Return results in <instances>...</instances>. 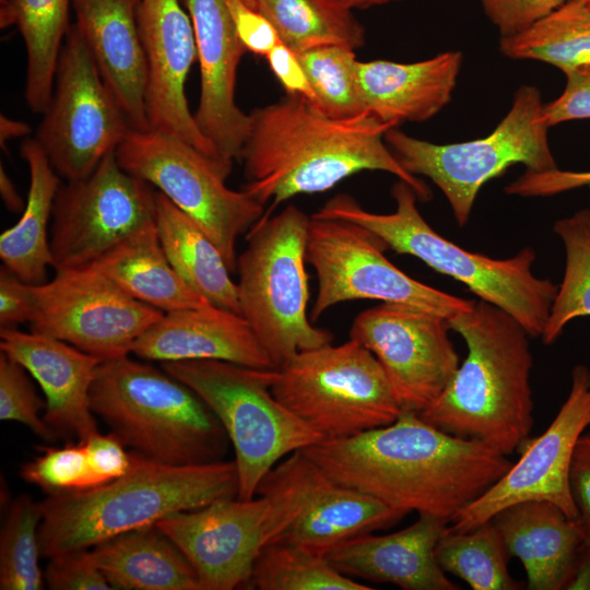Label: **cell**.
<instances>
[{
  "mask_svg": "<svg viewBox=\"0 0 590 590\" xmlns=\"http://www.w3.org/2000/svg\"><path fill=\"white\" fill-rule=\"evenodd\" d=\"M462 62L458 50L410 63L358 61L356 80L363 108L398 126L426 121L450 102Z\"/></svg>",
  "mask_w": 590,
  "mask_h": 590,
  "instance_id": "26",
  "label": "cell"
},
{
  "mask_svg": "<svg viewBox=\"0 0 590 590\" xmlns=\"http://www.w3.org/2000/svg\"><path fill=\"white\" fill-rule=\"evenodd\" d=\"M72 0H7L0 3V27L16 26L26 49L24 97L31 111L43 114L54 90L59 52Z\"/></svg>",
  "mask_w": 590,
  "mask_h": 590,
  "instance_id": "32",
  "label": "cell"
},
{
  "mask_svg": "<svg viewBox=\"0 0 590 590\" xmlns=\"http://www.w3.org/2000/svg\"><path fill=\"white\" fill-rule=\"evenodd\" d=\"M499 50L508 58L538 60L563 72L590 63V11L568 0L527 31L500 37Z\"/></svg>",
  "mask_w": 590,
  "mask_h": 590,
  "instance_id": "34",
  "label": "cell"
},
{
  "mask_svg": "<svg viewBox=\"0 0 590 590\" xmlns=\"http://www.w3.org/2000/svg\"><path fill=\"white\" fill-rule=\"evenodd\" d=\"M246 4H248L249 7H251L252 4V0H243Z\"/></svg>",
  "mask_w": 590,
  "mask_h": 590,
  "instance_id": "56",
  "label": "cell"
},
{
  "mask_svg": "<svg viewBox=\"0 0 590 590\" xmlns=\"http://www.w3.org/2000/svg\"><path fill=\"white\" fill-rule=\"evenodd\" d=\"M97 486L123 475L131 464V452L113 434L99 432L83 440Z\"/></svg>",
  "mask_w": 590,
  "mask_h": 590,
  "instance_id": "46",
  "label": "cell"
},
{
  "mask_svg": "<svg viewBox=\"0 0 590 590\" xmlns=\"http://www.w3.org/2000/svg\"><path fill=\"white\" fill-rule=\"evenodd\" d=\"M95 416L132 452L189 465L223 460L228 437L213 412L163 368L129 355L103 361L90 392Z\"/></svg>",
  "mask_w": 590,
  "mask_h": 590,
  "instance_id": "5",
  "label": "cell"
},
{
  "mask_svg": "<svg viewBox=\"0 0 590 590\" xmlns=\"http://www.w3.org/2000/svg\"><path fill=\"white\" fill-rule=\"evenodd\" d=\"M590 11V0H579Z\"/></svg>",
  "mask_w": 590,
  "mask_h": 590,
  "instance_id": "55",
  "label": "cell"
},
{
  "mask_svg": "<svg viewBox=\"0 0 590 590\" xmlns=\"http://www.w3.org/2000/svg\"><path fill=\"white\" fill-rule=\"evenodd\" d=\"M31 377L20 363L0 353V420L21 423L43 440L52 442L58 435L40 416L46 404Z\"/></svg>",
  "mask_w": 590,
  "mask_h": 590,
  "instance_id": "41",
  "label": "cell"
},
{
  "mask_svg": "<svg viewBox=\"0 0 590 590\" xmlns=\"http://www.w3.org/2000/svg\"><path fill=\"white\" fill-rule=\"evenodd\" d=\"M91 554L113 589L202 590L190 562L156 524L117 535Z\"/></svg>",
  "mask_w": 590,
  "mask_h": 590,
  "instance_id": "28",
  "label": "cell"
},
{
  "mask_svg": "<svg viewBox=\"0 0 590 590\" xmlns=\"http://www.w3.org/2000/svg\"><path fill=\"white\" fill-rule=\"evenodd\" d=\"M42 503L22 494L11 500L0 534V589L40 590L45 586L39 566Z\"/></svg>",
  "mask_w": 590,
  "mask_h": 590,
  "instance_id": "38",
  "label": "cell"
},
{
  "mask_svg": "<svg viewBox=\"0 0 590 590\" xmlns=\"http://www.w3.org/2000/svg\"><path fill=\"white\" fill-rule=\"evenodd\" d=\"M590 427V370L576 365L568 396L547 428L521 447L510 469L447 524L469 531L494 518L502 509L527 500H546L578 519L570 491V467L579 437Z\"/></svg>",
  "mask_w": 590,
  "mask_h": 590,
  "instance_id": "17",
  "label": "cell"
},
{
  "mask_svg": "<svg viewBox=\"0 0 590 590\" xmlns=\"http://www.w3.org/2000/svg\"><path fill=\"white\" fill-rule=\"evenodd\" d=\"M564 590H590V541L580 546Z\"/></svg>",
  "mask_w": 590,
  "mask_h": 590,
  "instance_id": "51",
  "label": "cell"
},
{
  "mask_svg": "<svg viewBox=\"0 0 590 590\" xmlns=\"http://www.w3.org/2000/svg\"><path fill=\"white\" fill-rule=\"evenodd\" d=\"M119 165L156 188L197 222L236 272V241L264 214V206L226 185L231 167L184 140L157 130L129 129L115 151Z\"/></svg>",
  "mask_w": 590,
  "mask_h": 590,
  "instance_id": "11",
  "label": "cell"
},
{
  "mask_svg": "<svg viewBox=\"0 0 590 590\" xmlns=\"http://www.w3.org/2000/svg\"><path fill=\"white\" fill-rule=\"evenodd\" d=\"M34 290L5 267L0 270V327L16 328L32 320Z\"/></svg>",
  "mask_w": 590,
  "mask_h": 590,
  "instance_id": "48",
  "label": "cell"
},
{
  "mask_svg": "<svg viewBox=\"0 0 590 590\" xmlns=\"http://www.w3.org/2000/svg\"><path fill=\"white\" fill-rule=\"evenodd\" d=\"M30 132L31 127L26 122L0 116V145L5 152L10 140L26 137Z\"/></svg>",
  "mask_w": 590,
  "mask_h": 590,
  "instance_id": "53",
  "label": "cell"
},
{
  "mask_svg": "<svg viewBox=\"0 0 590 590\" xmlns=\"http://www.w3.org/2000/svg\"><path fill=\"white\" fill-rule=\"evenodd\" d=\"M554 232L565 248V271L541 335L547 345L573 319L590 316V210L558 220Z\"/></svg>",
  "mask_w": 590,
  "mask_h": 590,
  "instance_id": "36",
  "label": "cell"
},
{
  "mask_svg": "<svg viewBox=\"0 0 590 590\" xmlns=\"http://www.w3.org/2000/svg\"><path fill=\"white\" fill-rule=\"evenodd\" d=\"M20 475L48 495L97 486L83 440L44 448L37 457L21 467Z\"/></svg>",
  "mask_w": 590,
  "mask_h": 590,
  "instance_id": "40",
  "label": "cell"
},
{
  "mask_svg": "<svg viewBox=\"0 0 590 590\" xmlns=\"http://www.w3.org/2000/svg\"><path fill=\"white\" fill-rule=\"evenodd\" d=\"M55 271L51 280L33 285L31 330L102 362L130 355L139 337L164 314L125 294L92 263Z\"/></svg>",
  "mask_w": 590,
  "mask_h": 590,
  "instance_id": "15",
  "label": "cell"
},
{
  "mask_svg": "<svg viewBox=\"0 0 590 590\" xmlns=\"http://www.w3.org/2000/svg\"><path fill=\"white\" fill-rule=\"evenodd\" d=\"M20 153L28 167L30 186L21 217L0 235V258L16 276L38 285L47 281V269L54 266L48 223L61 182L35 138L25 139Z\"/></svg>",
  "mask_w": 590,
  "mask_h": 590,
  "instance_id": "30",
  "label": "cell"
},
{
  "mask_svg": "<svg viewBox=\"0 0 590 590\" xmlns=\"http://www.w3.org/2000/svg\"><path fill=\"white\" fill-rule=\"evenodd\" d=\"M5 1H7V0H0V3H3V2H5Z\"/></svg>",
  "mask_w": 590,
  "mask_h": 590,
  "instance_id": "57",
  "label": "cell"
},
{
  "mask_svg": "<svg viewBox=\"0 0 590 590\" xmlns=\"http://www.w3.org/2000/svg\"><path fill=\"white\" fill-rule=\"evenodd\" d=\"M0 350L20 363L45 397V422L59 436L85 440L98 433L90 392L99 358L55 338L0 330Z\"/></svg>",
  "mask_w": 590,
  "mask_h": 590,
  "instance_id": "22",
  "label": "cell"
},
{
  "mask_svg": "<svg viewBox=\"0 0 590 590\" xmlns=\"http://www.w3.org/2000/svg\"><path fill=\"white\" fill-rule=\"evenodd\" d=\"M510 557H517L529 590H564L586 538L578 519L546 500L510 505L492 519Z\"/></svg>",
  "mask_w": 590,
  "mask_h": 590,
  "instance_id": "27",
  "label": "cell"
},
{
  "mask_svg": "<svg viewBox=\"0 0 590 590\" xmlns=\"http://www.w3.org/2000/svg\"><path fill=\"white\" fill-rule=\"evenodd\" d=\"M435 557L445 573L462 579L473 590L521 588L508 570L510 555L492 520L464 532L446 527L436 544Z\"/></svg>",
  "mask_w": 590,
  "mask_h": 590,
  "instance_id": "35",
  "label": "cell"
},
{
  "mask_svg": "<svg viewBox=\"0 0 590 590\" xmlns=\"http://www.w3.org/2000/svg\"><path fill=\"white\" fill-rule=\"evenodd\" d=\"M563 73L566 78L563 93L543 107L550 128L565 121L590 119V63Z\"/></svg>",
  "mask_w": 590,
  "mask_h": 590,
  "instance_id": "44",
  "label": "cell"
},
{
  "mask_svg": "<svg viewBox=\"0 0 590 590\" xmlns=\"http://www.w3.org/2000/svg\"><path fill=\"white\" fill-rule=\"evenodd\" d=\"M268 512L263 496L231 497L174 514L156 526L190 562L202 590H232L249 582L266 546Z\"/></svg>",
  "mask_w": 590,
  "mask_h": 590,
  "instance_id": "19",
  "label": "cell"
},
{
  "mask_svg": "<svg viewBox=\"0 0 590 590\" xmlns=\"http://www.w3.org/2000/svg\"><path fill=\"white\" fill-rule=\"evenodd\" d=\"M396 211L365 210L352 196L329 199L312 216L358 224L381 238L389 249L416 257L435 271L463 283L481 299L512 316L530 337H541L558 286L532 272L535 251L526 248L508 259L465 250L435 232L416 206L417 197L404 181L391 188Z\"/></svg>",
  "mask_w": 590,
  "mask_h": 590,
  "instance_id": "6",
  "label": "cell"
},
{
  "mask_svg": "<svg viewBox=\"0 0 590 590\" xmlns=\"http://www.w3.org/2000/svg\"><path fill=\"white\" fill-rule=\"evenodd\" d=\"M500 37H510L530 28L568 0H480Z\"/></svg>",
  "mask_w": 590,
  "mask_h": 590,
  "instance_id": "43",
  "label": "cell"
},
{
  "mask_svg": "<svg viewBox=\"0 0 590 590\" xmlns=\"http://www.w3.org/2000/svg\"><path fill=\"white\" fill-rule=\"evenodd\" d=\"M45 585L52 590H111L96 566L91 548L70 551L48 557Z\"/></svg>",
  "mask_w": 590,
  "mask_h": 590,
  "instance_id": "42",
  "label": "cell"
},
{
  "mask_svg": "<svg viewBox=\"0 0 590 590\" xmlns=\"http://www.w3.org/2000/svg\"><path fill=\"white\" fill-rule=\"evenodd\" d=\"M570 491L586 541H590V430L578 439L570 467Z\"/></svg>",
  "mask_w": 590,
  "mask_h": 590,
  "instance_id": "49",
  "label": "cell"
},
{
  "mask_svg": "<svg viewBox=\"0 0 590 590\" xmlns=\"http://www.w3.org/2000/svg\"><path fill=\"white\" fill-rule=\"evenodd\" d=\"M264 58L287 95H298L312 102L310 83L295 51L281 42Z\"/></svg>",
  "mask_w": 590,
  "mask_h": 590,
  "instance_id": "50",
  "label": "cell"
},
{
  "mask_svg": "<svg viewBox=\"0 0 590 590\" xmlns=\"http://www.w3.org/2000/svg\"><path fill=\"white\" fill-rule=\"evenodd\" d=\"M155 222L165 255L184 282L209 304L239 314L232 271L202 227L158 191Z\"/></svg>",
  "mask_w": 590,
  "mask_h": 590,
  "instance_id": "31",
  "label": "cell"
},
{
  "mask_svg": "<svg viewBox=\"0 0 590 590\" xmlns=\"http://www.w3.org/2000/svg\"><path fill=\"white\" fill-rule=\"evenodd\" d=\"M444 316L382 303L358 314L350 339L370 351L386 371L404 411L427 408L460 365Z\"/></svg>",
  "mask_w": 590,
  "mask_h": 590,
  "instance_id": "18",
  "label": "cell"
},
{
  "mask_svg": "<svg viewBox=\"0 0 590 590\" xmlns=\"http://www.w3.org/2000/svg\"><path fill=\"white\" fill-rule=\"evenodd\" d=\"M92 264L125 294L163 312L209 304L172 267L155 220L130 233Z\"/></svg>",
  "mask_w": 590,
  "mask_h": 590,
  "instance_id": "29",
  "label": "cell"
},
{
  "mask_svg": "<svg viewBox=\"0 0 590 590\" xmlns=\"http://www.w3.org/2000/svg\"><path fill=\"white\" fill-rule=\"evenodd\" d=\"M355 50L344 46H323L297 54L310 83V103L332 118H350L364 113L357 91Z\"/></svg>",
  "mask_w": 590,
  "mask_h": 590,
  "instance_id": "39",
  "label": "cell"
},
{
  "mask_svg": "<svg viewBox=\"0 0 590 590\" xmlns=\"http://www.w3.org/2000/svg\"><path fill=\"white\" fill-rule=\"evenodd\" d=\"M237 495L234 460L174 465L131 451V464L123 475L93 488L48 495L40 502V552L48 558L88 550L174 514Z\"/></svg>",
  "mask_w": 590,
  "mask_h": 590,
  "instance_id": "4",
  "label": "cell"
},
{
  "mask_svg": "<svg viewBox=\"0 0 590 590\" xmlns=\"http://www.w3.org/2000/svg\"><path fill=\"white\" fill-rule=\"evenodd\" d=\"M161 367L197 393L222 424L234 448L238 498H253L276 463L324 439L275 398V368L216 359L167 362Z\"/></svg>",
  "mask_w": 590,
  "mask_h": 590,
  "instance_id": "8",
  "label": "cell"
},
{
  "mask_svg": "<svg viewBox=\"0 0 590 590\" xmlns=\"http://www.w3.org/2000/svg\"><path fill=\"white\" fill-rule=\"evenodd\" d=\"M192 22L201 88L193 114L203 135L223 161L234 164L246 140L250 116L236 104L238 64L246 52L227 0H182Z\"/></svg>",
  "mask_w": 590,
  "mask_h": 590,
  "instance_id": "21",
  "label": "cell"
},
{
  "mask_svg": "<svg viewBox=\"0 0 590 590\" xmlns=\"http://www.w3.org/2000/svg\"><path fill=\"white\" fill-rule=\"evenodd\" d=\"M309 223L294 204L275 215L263 214L248 231L246 248L237 258L239 314L274 368L333 339L307 314Z\"/></svg>",
  "mask_w": 590,
  "mask_h": 590,
  "instance_id": "7",
  "label": "cell"
},
{
  "mask_svg": "<svg viewBox=\"0 0 590 590\" xmlns=\"http://www.w3.org/2000/svg\"><path fill=\"white\" fill-rule=\"evenodd\" d=\"M0 194L8 210L11 212L23 211L25 202L20 197L15 185L7 174L2 164L0 165Z\"/></svg>",
  "mask_w": 590,
  "mask_h": 590,
  "instance_id": "52",
  "label": "cell"
},
{
  "mask_svg": "<svg viewBox=\"0 0 590 590\" xmlns=\"http://www.w3.org/2000/svg\"><path fill=\"white\" fill-rule=\"evenodd\" d=\"M272 392L324 438L389 425L404 411L378 359L352 339L294 355L275 368Z\"/></svg>",
  "mask_w": 590,
  "mask_h": 590,
  "instance_id": "10",
  "label": "cell"
},
{
  "mask_svg": "<svg viewBox=\"0 0 590 590\" xmlns=\"http://www.w3.org/2000/svg\"><path fill=\"white\" fill-rule=\"evenodd\" d=\"M303 451L335 482L405 515L447 524L512 465L506 455L403 411L391 424L324 438Z\"/></svg>",
  "mask_w": 590,
  "mask_h": 590,
  "instance_id": "1",
  "label": "cell"
},
{
  "mask_svg": "<svg viewBox=\"0 0 590 590\" xmlns=\"http://www.w3.org/2000/svg\"><path fill=\"white\" fill-rule=\"evenodd\" d=\"M251 8L271 21L296 54L323 46L355 50L365 44L363 25L335 0H252Z\"/></svg>",
  "mask_w": 590,
  "mask_h": 590,
  "instance_id": "33",
  "label": "cell"
},
{
  "mask_svg": "<svg viewBox=\"0 0 590 590\" xmlns=\"http://www.w3.org/2000/svg\"><path fill=\"white\" fill-rule=\"evenodd\" d=\"M247 586L259 590H371L339 571L327 556L274 543L259 553Z\"/></svg>",
  "mask_w": 590,
  "mask_h": 590,
  "instance_id": "37",
  "label": "cell"
},
{
  "mask_svg": "<svg viewBox=\"0 0 590 590\" xmlns=\"http://www.w3.org/2000/svg\"><path fill=\"white\" fill-rule=\"evenodd\" d=\"M249 116L238 160L246 179L243 189L263 206L270 204L267 216L295 196L328 191L365 170L394 175L420 201L432 197L428 186L401 166L385 141L396 123L368 111L332 118L304 97L287 94Z\"/></svg>",
  "mask_w": 590,
  "mask_h": 590,
  "instance_id": "2",
  "label": "cell"
},
{
  "mask_svg": "<svg viewBox=\"0 0 590 590\" xmlns=\"http://www.w3.org/2000/svg\"><path fill=\"white\" fill-rule=\"evenodd\" d=\"M268 500L266 545L284 543L327 556L355 536L405 514L331 479L303 450L275 464L258 486Z\"/></svg>",
  "mask_w": 590,
  "mask_h": 590,
  "instance_id": "12",
  "label": "cell"
},
{
  "mask_svg": "<svg viewBox=\"0 0 590 590\" xmlns=\"http://www.w3.org/2000/svg\"><path fill=\"white\" fill-rule=\"evenodd\" d=\"M155 212L156 190L126 172L110 153L88 175L59 187L51 216L52 268L93 263L154 221Z\"/></svg>",
  "mask_w": 590,
  "mask_h": 590,
  "instance_id": "16",
  "label": "cell"
},
{
  "mask_svg": "<svg viewBox=\"0 0 590 590\" xmlns=\"http://www.w3.org/2000/svg\"><path fill=\"white\" fill-rule=\"evenodd\" d=\"M447 523L418 515L411 526L390 533H365L343 542L327 554L331 564L353 579L391 583L404 590H458L435 557L436 544Z\"/></svg>",
  "mask_w": 590,
  "mask_h": 590,
  "instance_id": "25",
  "label": "cell"
},
{
  "mask_svg": "<svg viewBox=\"0 0 590 590\" xmlns=\"http://www.w3.org/2000/svg\"><path fill=\"white\" fill-rule=\"evenodd\" d=\"M129 129L83 37L76 26L70 24L36 141L57 174L68 181L93 172L116 151Z\"/></svg>",
  "mask_w": 590,
  "mask_h": 590,
  "instance_id": "14",
  "label": "cell"
},
{
  "mask_svg": "<svg viewBox=\"0 0 590 590\" xmlns=\"http://www.w3.org/2000/svg\"><path fill=\"white\" fill-rule=\"evenodd\" d=\"M227 7L236 34L246 51L266 57L282 42L271 21L243 0H227Z\"/></svg>",
  "mask_w": 590,
  "mask_h": 590,
  "instance_id": "45",
  "label": "cell"
},
{
  "mask_svg": "<svg viewBox=\"0 0 590 590\" xmlns=\"http://www.w3.org/2000/svg\"><path fill=\"white\" fill-rule=\"evenodd\" d=\"M341 7L353 10V9H364L375 5H384L391 2H397L400 0H335Z\"/></svg>",
  "mask_w": 590,
  "mask_h": 590,
  "instance_id": "54",
  "label": "cell"
},
{
  "mask_svg": "<svg viewBox=\"0 0 590 590\" xmlns=\"http://www.w3.org/2000/svg\"><path fill=\"white\" fill-rule=\"evenodd\" d=\"M448 322L465 341L468 354L418 415L508 456L529 439L533 427L530 335L512 316L483 299Z\"/></svg>",
  "mask_w": 590,
  "mask_h": 590,
  "instance_id": "3",
  "label": "cell"
},
{
  "mask_svg": "<svg viewBox=\"0 0 590 590\" xmlns=\"http://www.w3.org/2000/svg\"><path fill=\"white\" fill-rule=\"evenodd\" d=\"M543 107L541 92L522 85L506 116L486 137L436 144L392 128L385 141L408 173L427 177L439 188L457 223L464 226L483 185L508 167L522 164L538 173L557 168Z\"/></svg>",
  "mask_w": 590,
  "mask_h": 590,
  "instance_id": "9",
  "label": "cell"
},
{
  "mask_svg": "<svg viewBox=\"0 0 590 590\" xmlns=\"http://www.w3.org/2000/svg\"><path fill=\"white\" fill-rule=\"evenodd\" d=\"M139 0H72L74 25L129 126L149 130V66L139 32Z\"/></svg>",
  "mask_w": 590,
  "mask_h": 590,
  "instance_id": "23",
  "label": "cell"
},
{
  "mask_svg": "<svg viewBox=\"0 0 590 590\" xmlns=\"http://www.w3.org/2000/svg\"><path fill=\"white\" fill-rule=\"evenodd\" d=\"M131 354L161 363L216 359L274 368L246 319L212 304L164 312L134 342Z\"/></svg>",
  "mask_w": 590,
  "mask_h": 590,
  "instance_id": "24",
  "label": "cell"
},
{
  "mask_svg": "<svg viewBox=\"0 0 590 590\" xmlns=\"http://www.w3.org/2000/svg\"><path fill=\"white\" fill-rule=\"evenodd\" d=\"M137 19L149 66L150 128L175 135L213 161L233 168L200 131L188 106L185 83L197 59L189 13L180 0H139Z\"/></svg>",
  "mask_w": 590,
  "mask_h": 590,
  "instance_id": "20",
  "label": "cell"
},
{
  "mask_svg": "<svg viewBox=\"0 0 590 590\" xmlns=\"http://www.w3.org/2000/svg\"><path fill=\"white\" fill-rule=\"evenodd\" d=\"M385 241L369 229L338 219L310 216L307 262L317 275L310 312L316 322L337 304L354 299L409 305L449 319L469 310L474 300L426 285L392 264Z\"/></svg>",
  "mask_w": 590,
  "mask_h": 590,
  "instance_id": "13",
  "label": "cell"
},
{
  "mask_svg": "<svg viewBox=\"0 0 590 590\" xmlns=\"http://www.w3.org/2000/svg\"><path fill=\"white\" fill-rule=\"evenodd\" d=\"M590 186V172H570L558 168L548 172L526 170L509 184L505 191L522 197H548Z\"/></svg>",
  "mask_w": 590,
  "mask_h": 590,
  "instance_id": "47",
  "label": "cell"
}]
</instances>
